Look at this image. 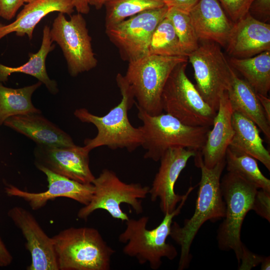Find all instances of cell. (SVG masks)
I'll return each instance as SVG.
<instances>
[{"label":"cell","instance_id":"obj_1","mask_svg":"<svg viewBox=\"0 0 270 270\" xmlns=\"http://www.w3.org/2000/svg\"><path fill=\"white\" fill-rule=\"evenodd\" d=\"M194 157L195 165L201 170L195 210L190 218L185 220L182 226L172 222L170 234L180 247L179 270L188 267L192 258L190 246L202 225L208 220L217 222L226 215V204L220 188V177L226 167V158L208 168L204 164L200 151Z\"/></svg>","mask_w":270,"mask_h":270},{"label":"cell","instance_id":"obj_2","mask_svg":"<svg viewBox=\"0 0 270 270\" xmlns=\"http://www.w3.org/2000/svg\"><path fill=\"white\" fill-rule=\"evenodd\" d=\"M116 82L120 89L122 100L106 114L100 116L92 114L85 108L76 109L74 116L82 122L90 123L98 130L96 136L92 138H86L84 148L90 152L102 146L116 150L126 148L134 151L142 146V132L140 127L132 126L128 118V111L135 104L132 89L124 76L118 73Z\"/></svg>","mask_w":270,"mask_h":270},{"label":"cell","instance_id":"obj_3","mask_svg":"<svg viewBox=\"0 0 270 270\" xmlns=\"http://www.w3.org/2000/svg\"><path fill=\"white\" fill-rule=\"evenodd\" d=\"M190 187L176 210L166 213L162 222L152 230L147 228L149 218L144 216L138 219L126 221V228L118 236V242L125 245L122 252L136 259L140 264L148 262L153 270H158L162 264V258L174 260L178 254L176 248L166 242L170 236L172 220L178 216L194 189Z\"/></svg>","mask_w":270,"mask_h":270},{"label":"cell","instance_id":"obj_4","mask_svg":"<svg viewBox=\"0 0 270 270\" xmlns=\"http://www.w3.org/2000/svg\"><path fill=\"white\" fill-rule=\"evenodd\" d=\"M142 136V146L146 150L144 158L158 162L168 149L184 148L201 151L210 126H190L184 124L168 114L150 115L136 106Z\"/></svg>","mask_w":270,"mask_h":270},{"label":"cell","instance_id":"obj_5","mask_svg":"<svg viewBox=\"0 0 270 270\" xmlns=\"http://www.w3.org/2000/svg\"><path fill=\"white\" fill-rule=\"evenodd\" d=\"M58 270H109L115 250L99 231L70 227L52 236Z\"/></svg>","mask_w":270,"mask_h":270},{"label":"cell","instance_id":"obj_6","mask_svg":"<svg viewBox=\"0 0 270 270\" xmlns=\"http://www.w3.org/2000/svg\"><path fill=\"white\" fill-rule=\"evenodd\" d=\"M188 62L187 57L148 54L128 62L124 76L133 92L138 106L150 115L162 112L161 97L174 68Z\"/></svg>","mask_w":270,"mask_h":270},{"label":"cell","instance_id":"obj_7","mask_svg":"<svg viewBox=\"0 0 270 270\" xmlns=\"http://www.w3.org/2000/svg\"><path fill=\"white\" fill-rule=\"evenodd\" d=\"M220 188L226 215L218 230V246L222 250H233L240 264L244 246L240 239L242 226L252 209L258 189L238 174L228 172L220 180Z\"/></svg>","mask_w":270,"mask_h":270},{"label":"cell","instance_id":"obj_8","mask_svg":"<svg viewBox=\"0 0 270 270\" xmlns=\"http://www.w3.org/2000/svg\"><path fill=\"white\" fill-rule=\"evenodd\" d=\"M188 62L178 64L162 90V110L190 126H211L216 112L202 98L186 74Z\"/></svg>","mask_w":270,"mask_h":270},{"label":"cell","instance_id":"obj_9","mask_svg":"<svg viewBox=\"0 0 270 270\" xmlns=\"http://www.w3.org/2000/svg\"><path fill=\"white\" fill-rule=\"evenodd\" d=\"M92 184L94 186L92 198L78 211L79 218L86 220L95 210H104L112 218L126 222L129 217L121 208L123 204L131 206L138 214L142 213V200L148 194L150 186L140 183L124 182L115 172L107 168L95 178Z\"/></svg>","mask_w":270,"mask_h":270},{"label":"cell","instance_id":"obj_10","mask_svg":"<svg viewBox=\"0 0 270 270\" xmlns=\"http://www.w3.org/2000/svg\"><path fill=\"white\" fill-rule=\"evenodd\" d=\"M196 81V87L204 100L216 112L220 97L228 90L235 72L220 46L204 41L188 56Z\"/></svg>","mask_w":270,"mask_h":270},{"label":"cell","instance_id":"obj_11","mask_svg":"<svg viewBox=\"0 0 270 270\" xmlns=\"http://www.w3.org/2000/svg\"><path fill=\"white\" fill-rule=\"evenodd\" d=\"M50 33L52 41L61 48L71 76H76L96 66L98 60L92 50V38L82 14H72L68 20L64 14L58 12Z\"/></svg>","mask_w":270,"mask_h":270},{"label":"cell","instance_id":"obj_12","mask_svg":"<svg viewBox=\"0 0 270 270\" xmlns=\"http://www.w3.org/2000/svg\"><path fill=\"white\" fill-rule=\"evenodd\" d=\"M168 9L166 5L148 10L106 28L107 36L124 60L129 62L148 54L152 36Z\"/></svg>","mask_w":270,"mask_h":270},{"label":"cell","instance_id":"obj_13","mask_svg":"<svg viewBox=\"0 0 270 270\" xmlns=\"http://www.w3.org/2000/svg\"><path fill=\"white\" fill-rule=\"evenodd\" d=\"M89 153L84 146L76 144L62 147L36 144L34 164L82 184H92L96 177L90 168Z\"/></svg>","mask_w":270,"mask_h":270},{"label":"cell","instance_id":"obj_14","mask_svg":"<svg viewBox=\"0 0 270 270\" xmlns=\"http://www.w3.org/2000/svg\"><path fill=\"white\" fill-rule=\"evenodd\" d=\"M197 152L184 148H172L160 158V166L148 194L152 202L160 200V207L164 214L174 211L182 199L184 195L175 192L174 186L189 159Z\"/></svg>","mask_w":270,"mask_h":270},{"label":"cell","instance_id":"obj_15","mask_svg":"<svg viewBox=\"0 0 270 270\" xmlns=\"http://www.w3.org/2000/svg\"><path fill=\"white\" fill-rule=\"evenodd\" d=\"M46 175L48 182V189L42 192L24 191L12 185L7 184L5 192L9 196L18 197L26 201L32 210L44 207L50 201L57 198L72 199L86 206L90 201L94 192L92 184H82L55 174L42 166L37 168Z\"/></svg>","mask_w":270,"mask_h":270},{"label":"cell","instance_id":"obj_16","mask_svg":"<svg viewBox=\"0 0 270 270\" xmlns=\"http://www.w3.org/2000/svg\"><path fill=\"white\" fill-rule=\"evenodd\" d=\"M8 215L26 240V248L32 260L27 270H58L52 237L46 234L33 214L16 206L8 211Z\"/></svg>","mask_w":270,"mask_h":270},{"label":"cell","instance_id":"obj_17","mask_svg":"<svg viewBox=\"0 0 270 270\" xmlns=\"http://www.w3.org/2000/svg\"><path fill=\"white\" fill-rule=\"evenodd\" d=\"M226 48L238 58H250L270 50V25L248 12L234 22Z\"/></svg>","mask_w":270,"mask_h":270},{"label":"cell","instance_id":"obj_18","mask_svg":"<svg viewBox=\"0 0 270 270\" xmlns=\"http://www.w3.org/2000/svg\"><path fill=\"white\" fill-rule=\"evenodd\" d=\"M189 14L199 40L226 47L234 22L228 18L218 0H200Z\"/></svg>","mask_w":270,"mask_h":270},{"label":"cell","instance_id":"obj_19","mask_svg":"<svg viewBox=\"0 0 270 270\" xmlns=\"http://www.w3.org/2000/svg\"><path fill=\"white\" fill-rule=\"evenodd\" d=\"M40 113L12 116L4 124L27 136L36 144L50 147L75 145L71 136Z\"/></svg>","mask_w":270,"mask_h":270},{"label":"cell","instance_id":"obj_20","mask_svg":"<svg viewBox=\"0 0 270 270\" xmlns=\"http://www.w3.org/2000/svg\"><path fill=\"white\" fill-rule=\"evenodd\" d=\"M233 112L227 92L220 97L219 106L200 152L204 164L208 168L214 167L226 158V154L234 134L232 124Z\"/></svg>","mask_w":270,"mask_h":270},{"label":"cell","instance_id":"obj_21","mask_svg":"<svg viewBox=\"0 0 270 270\" xmlns=\"http://www.w3.org/2000/svg\"><path fill=\"white\" fill-rule=\"evenodd\" d=\"M74 9L72 0H36L27 3L13 22L0 28V40L13 32L18 36L26 34L31 40L35 27L45 16L54 12L71 15Z\"/></svg>","mask_w":270,"mask_h":270},{"label":"cell","instance_id":"obj_22","mask_svg":"<svg viewBox=\"0 0 270 270\" xmlns=\"http://www.w3.org/2000/svg\"><path fill=\"white\" fill-rule=\"evenodd\" d=\"M227 93L232 112L252 120L270 142V122L253 88L235 72Z\"/></svg>","mask_w":270,"mask_h":270},{"label":"cell","instance_id":"obj_23","mask_svg":"<svg viewBox=\"0 0 270 270\" xmlns=\"http://www.w3.org/2000/svg\"><path fill=\"white\" fill-rule=\"evenodd\" d=\"M234 134L228 146L237 154H244L260 161L270 170V154L263 144L257 126L241 114L234 112L232 114Z\"/></svg>","mask_w":270,"mask_h":270},{"label":"cell","instance_id":"obj_24","mask_svg":"<svg viewBox=\"0 0 270 270\" xmlns=\"http://www.w3.org/2000/svg\"><path fill=\"white\" fill-rule=\"evenodd\" d=\"M50 32V27L45 26L43 29L42 42L40 50L36 53H29V60L23 65L11 67L0 64V82H6L8 76L13 73H23L36 78L45 85L52 94L58 93V84L54 80L49 78L46 66V56L55 48V45L52 44Z\"/></svg>","mask_w":270,"mask_h":270},{"label":"cell","instance_id":"obj_25","mask_svg":"<svg viewBox=\"0 0 270 270\" xmlns=\"http://www.w3.org/2000/svg\"><path fill=\"white\" fill-rule=\"evenodd\" d=\"M255 92L268 96L270 90V50L246 58L232 57L229 62Z\"/></svg>","mask_w":270,"mask_h":270},{"label":"cell","instance_id":"obj_26","mask_svg":"<svg viewBox=\"0 0 270 270\" xmlns=\"http://www.w3.org/2000/svg\"><path fill=\"white\" fill-rule=\"evenodd\" d=\"M42 84L38 81L30 86L13 88L4 86L0 82V126L13 116L41 114V111L33 105L32 96Z\"/></svg>","mask_w":270,"mask_h":270},{"label":"cell","instance_id":"obj_27","mask_svg":"<svg viewBox=\"0 0 270 270\" xmlns=\"http://www.w3.org/2000/svg\"><path fill=\"white\" fill-rule=\"evenodd\" d=\"M226 166L228 172L236 173L258 189L270 192V180L260 170L256 160L244 154H237L228 148Z\"/></svg>","mask_w":270,"mask_h":270},{"label":"cell","instance_id":"obj_28","mask_svg":"<svg viewBox=\"0 0 270 270\" xmlns=\"http://www.w3.org/2000/svg\"><path fill=\"white\" fill-rule=\"evenodd\" d=\"M106 7V28L143 11L166 6L162 0H107Z\"/></svg>","mask_w":270,"mask_h":270},{"label":"cell","instance_id":"obj_29","mask_svg":"<svg viewBox=\"0 0 270 270\" xmlns=\"http://www.w3.org/2000/svg\"><path fill=\"white\" fill-rule=\"evenodd\" d=\"M148 54L187 57L170 21L166 16L154 30L148 46Z\"/></svg>","mask_w":270,"mask_h":270},{"label":"cell","instance_id":"obj_30","mask_svg":"<svg viewBox=\"0 0 270 270\" xmlns=\"http://www.w3.org/2000/svg\"><path fill=\"white\" fill-rule=\"evenodd\" d=\"M165 16L170 21L181 46L188 56L199 44L189 12L170 6L168 7Z\"/></svg>","mask_w":270,"mask_h":270},{"label":"cell","instance_id":"obj_31","mask_svg":"<svg viewBox=\"0 0 270 270\" xmlns=\"http://www.w3.org/2000/svg\"><path fill=\"white\" fill-rule=\"evenodd\" d=\"M218 0L230 18L235 22L249 12L250 8L254 0Z\"/></svg>","mask_w":270,"mask_h":270},{"label":"cell","instance_id":"obj_32","mask_svg":"<svg viewBox=\"0 0 270 270\" xmlns=\"http://www.w3.org/2000/svg\"><path fill=\"white\" fill-rule=\"evenodd\" d=\"M252 210L268 222H270V192L262 189L257 190Z\"/></svg>","mask_w":270,"mask_h":270},{"label":"cell","instance_id":"obj_33","mask_svg":"<svg viewBox=\"0 0 270 270\" xmlns=\"http://www.w3.org/2000/svg\"><path fill=\"white\" fill-rule=\"evenodd\" d=\"M24 2V0H0V16L12 20Z\"/></svg>","mask_w":270,"mask_h":270},{"label":"cell","instance_id":"obj_34","mask_svg":"<svg viewBox=\"0 0 270 270\" xmlns=\"http://www.w3.org/2000/svg\"><path fill=\"white\" fill-rule=\"evenodd\" d=\"M262 258L263 256H260L252 253L244 246L242 256L240 258L242 264L239 266V269L250 270L260 264Z\"/></svg>","mask_w":270,"mask_h":270},{"label":"cell","instance_id":"obj_35","mask_svg":"<svg viewBox=\"0 0 270 270\" xmlns=\"http://www.w3.org/2000/svg\"><path fill=\"white\" fill-rule=\"evenodd\" d=\"M250 10L268 20L270 15V0H254Z\"/></svg>","mask_w":270,"mask_h":270},{"label":"cell","instance_id":"obj_36","mask_svg":"<svg viewBox=\"0 0 270 270\" xmlns=\"http://www.w3.org/2000/svg\"><path fill=\"white\" fill-rule=\"evenodd\" d=\"M200 0H165L164 2L168 7H174L189 12Z\"/></svg>","mask_w":270,"mask_h":270},{"label":"cell","instance_id":"obj_37","mask_svg":"<svg viewBox=\"0 0 270 270\" xmlns=\"http://www.w3.org/2000/svg\"><path fill=\"white\" fill-rule=\"evenodd\" d=\"M13 258L0 237V267L10 265Z\"/></svg>","mask_w":270,"mask_h":270},{"label":"cell","instance_id":"obj_38","mask_svg":"<svg viewBox=\"0 0 270 270\" xmlns=\"http://www.w3.org/2000/svg\"><path fill=\"white\" fill-rule=\"evenodd\" d=\"M74 8L78 12L88 14L90 12V5L88 0H72Z\"/></svg>","mask_w":270,"mask_h":270},{"label":"cell","instance_id":"obj_39","mask_svg":"<svg viewBox=\"0 0 270 270\" xmlns=\"http://www.w3.org/2000/svg\"><path fill=\"white\" fill-rule=\"evenodd\" d=\"M257 96L266 116L268 120L270 122V99L268 98V96H264L258 94H257Z\"/></svg>","mask_w":270,"mask_h":270},{"label":"cell","instance_id":"obj_40","mask_svg":"<svg viewBox=\"0 0 270 270\" xmlns=\"http://www.w3.org/2000/svg\"><path fill=\"white\" fill-rule=\"evenodd\" d=\"M107 0H88L90 6H94L96 10L100 9Z\"/></svg>","mask_w":270,"mask_h":270},{"label":"cell","instance_id":"obj_41","mask_svg":"<svg viewBox=\"0 0 270 270\" xmlns=\"http://www.w3.org/2000/svg\"><path fill=\"white\" fill-rule=\"evenodd\" d=\"M261 270H269L270 269V257L263 256L261 262Z\"/></svg>","mask_w":270,"mask_h":270},{"label":"cell","instance_id":"obj_42","mask_svg":"<svg viewBox=\"0 0 270 270\" xmlns=\"http://www.w3.org/2000/svg\"><path fill=\"white\" fill-rule=\"evenodd\" d=\"M24 0V2L30 3L36 0Z\"/></svg>","mask_w":270,"mask_h":270},{"label":"cell","instance_id":"obj_43","mask_svg":"<svg viewBox=\"0 0 270 270\" xmlns=\"http://www.w3.org/2000/svg\"><path fill=\"white\" fill-rule=\"evenodd\" d=\"M4 26V24H2L1 22H0V28L2 26Z\"/></svg>","mask_w":270,"mask_h":270},{"label":"cell","instance_id":"obj_44","mask_svg":"<svg viewBox=\"0 0 270 270\" xmlns=\"http://www.w3.org/2000/svg\"><path fill=\"white\" fill-rule=\"evenodd\" d=\"M163 0L164 2L165 0Z\"/></svg>","mask_w":270,"mask_h":270}]
</instances>
